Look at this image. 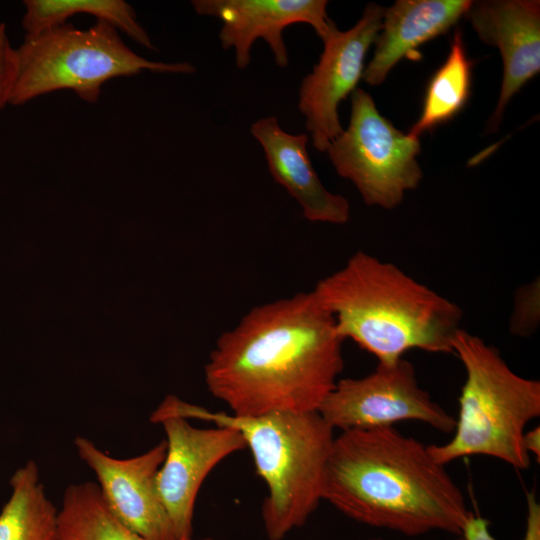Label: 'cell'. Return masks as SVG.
I'll return each instance as SVG.
<instances>
[{
	"label": "cell",
	"mask_w": 540,
	"mask_h": 540,
	"mask_svg": "<svg viewBox=\"0 0 540 540\" xmlns=\"http://www.w3.org/2000/svg\"><path fill=\"white\" fill-rule=\"evenodd\" d=\"M343 342L313 290L299 292L253 307L222 333L205 382L235 416L318 412L344 368Z\"/></svg>",
	"instance_id": "cell-1"
},
{
	"label": "cell",
	"mask_w": 540,
	"mask_h": 540,
	"mask_svg": "<svg viewBox=\"0 0 540 540\" xmlns=\"http://www.w3.org/2000/svg\"><path fill=\"white\" fill-rule=\"evenodd\" d=\"M323 500L349 518L407 536H461L470 515L462 491L428 446L393 426L334 437Z\"/></svg>",
	"instance_id": "cell-2"
},
{
	"label": "cell",
	"mask_w": 540,
	"mask_h": 540,
	"mask_svg": "<svg viewBox=\"0 0 540 540\" xmlns=\"http://www.w3.org/2000/svg\"><path fill=\"white\" fill-rule=\"evenodd\" d=\"M313 292L343 340L351 339L378 363H394L412 349L453 353L462 309L394 263L357 251Z\"/></svg>",
	"instance_id": "cell-3"
},
{
	"label": "cell",
	"mask_w": 540,
	"mask_h": 540,
	"mask_svg": "<svg viewBox=\"0 0 540 540\" xmlns=\"http://www.w3.org/2000/svg\"><path fill=\"white\" fill-rule=\"evenodd\" d=\"M156 411L230 426L241 433L267 485L262 519L269 540H281L302 526L323 500L334 429L319 412L240 417L212 412L175 396H168Z\"/></svg>",
	"instance_id": "cell-4"
},
{
	"label": "cell",
	"mask_w": 540,
	"mask_h": 540,
	"mask_svg": "<svg viewBox=\"0 0 540 540\" xmlns=\"http://www.w3.org/2000/svg\"><path fill=\"white\" fill-rule=\"evenodd\" d=\"M452 347L466 372L459 415L452 439L429 445L430 455L441 465L484 455L527 469L523 437L527 423L540 415V382L515 373L498 349L462 328Z\"/></svg>",
	"instance_id": "cell-5"
},
{
	"label": "cell",
	"mask_w": 540,
	"mask_h": 540,
	"mask_svg": "<svg viewBox=\"0 0 540 540\" xmlns=\"http://www.w3.org/2000/svg\"><path fill=\"white\" fill-rule=\"evenodd\" d=\"M188 62L150 61L133 52L118 30L103 21L87 29L72 24L25 35L15 49V76L9 104L21 105L38 96L70 89L82 100L96 102L110 79L143 71L191 74Z\"/></svg>",
	"instance_id": "cell-6"
},
{
	"label": "cell",
	"mask_w": 540,
	"mask_h": 540,
	"mask_svg": "<svg viewBox=\"0 0 540 540\" xmlns=\"http://www.w3.org/2000/svg\"><path fill=\"white\" fill-rule=\"evenodd\" d=\"M420 149L419 138L395 128L370 94L357 88L351 94L349 124L326 152L336 172L355 185L367 205L393 209L422 179L416 159Z\"/></svg>",
	"instance_id": "cell-7"
},
{
	"label": "cell",
	"mask_w": 540,
	"mask_h": 540,
	"mask_svg": "<svg viewBox=\"0 0 540 540\" xmlns=\"http://www.w3.org/2000/svg\"><path fill=\"white\" fill-rule=\"evenodd\" d=\"M318 412L341 431L390 427L416 420L443 433L453 432L456 419L422 389L411 362L401 358L378 363L361 378L339 379Z\"/></svg>",
	"instance_id": "cell-8"
},
{
	"label": "cell",
	"mask_w": 540,
	"mask_h": 540,
	"mask_svg": "<svg viewBox=\"0 0 540 540\" xmlns=\"http://www.w3.org/2000/svg\"><path fill=\"white\" fill-rule=\"evenodd\" d=\"M384 11V7L370 3L350 29L340 31L335 24L322 40L324 48L318 63L301 82L298 108L305 116L313 146L320 152H326L343 131L339 104L357 89L366 53L381 30Z\"/></svg>",
	"instance_id": "cell-9"
},
{
	"label": "cell",
	"mask_w": 540,
	"mask_h": 540,
	"mask_svg": "<svg viewBox=\"0 0 540 540\" xmlns=\"http://www.w3.org/2000/svg\"><path fill=\"white\" fill-rule=\"evenodd\" d=\"M151 421L162 424L167 450L157 475L161 500L177 540L192 538L194 505L211 470L229 455L246 448L241 433L230 426L198 428L188 419L153 412Z\"/></svg>",
	"instance_id": "cell-10"
},
{
	"label": "cell",
	"mask_w": 540,
	"mask_h": 540,
	"mask_svg": "<svg viewBox=\"0 0 540 540\" xmlns=\"http://www.w3.org/2000/svg\"><path fill=\"white\" fill-rule=\"evenodd\" d=\"M74 442L79 457L95 473L107 507L120 522L150 540H177L157 486L166 440L128 459L107 455L85 437L78 436Z\"/></svg>",
	"instance_id": "cell-11"
},
{
	"label": "cell",
	"mask_w": 540,
	"mask_h": 540,
	"mask_svg": "<svg viewBox=\"0 0 540 540\" xmlns=\"http://www.w3.org/2000/svg\"><path fill=\"white\" fill-rule=\"evenodd\" d=\"M191 3L199 15L222 22L219 40L225 50L234 49L239 69L248 67L251 48L257 39H263L276 64L286 68L289 57L283 39L285 28L306 23L323 40L335 25L327 15L325 0H194Z\"/></svg>",
	"instance_id": "cell-12"
},
{
	"label": "cell",
	"mask_w": 540,
	"mask_h": 540,
	"mask_svg": "<svg viewBox=\"0 0 540 540\" xmlns=\"http://www.w3.org/2000/svg\"><path fill=\"white\" fill-rule=\"evenodd\" d=\"M464 16L480 40L498 48L502 57L503 80L489 123L495 130L510 99L540 71V2L472 1Z\"/></svg>",
	"instance_id": "cell-13"
},
{
	"label": "cell",
	"mask_w": 540,
	"mask_h": 540,
	"mask_svg": "<svg viewBox=\"0 0 540 540\" xmlns=\"http://www.w3.org/2000/svg\"><path fill=\"white\" fill-rule=\"evenodd\" d=\"M250 131L263 148L271 176L298 202L307 220L331 224L349 220L347 199L326 189L314 170L305 133L284 131L274 116L258 119Z\"/></svg>",
	"instance_id": "cell-14"
},
{
	"label": "cell",
	"mask_w": 540,
	"mask_h": 540,
	"mask_svg": "<svg viewBox=\"0 0 540 540\" xmlns=\"http://www.w3.org/2000/svg\"><path fill=\"white\" fill-rule=\"evenodd\" d=\"M469 0H398L385 8L375 51L363 79L380 85L403 58L416 59L418 48L445 34L464 16Z\"/></svg>",
	"instance_id": "cell-15"
},
{
	"label": "cell",
	"mask_w": 540,
	"mask_h": 540,
	"mask_svg": "<svg viewBox=\"0 0 540 540\" xmlns=\"http://www.w3.org/2000/svg\"><path fill=\"white\" fill-rule=\"evenodd\" d=\"M11 495L0 512V540H57L58 511L29 460L10 479Z\"/></svg>",
	"instance_id": "cell-16"
},
{
	"label": "cell",
	"mask_w": 540,
	"mask_h": 540,
	"mask_svg": "<svg viewBox=\"0 0 540 540\" xmlns=\"http://www.w3.org/2000/svg\"><path fill=\"white\" fill-rule=\"evenodd\" d=\"M57 540H150L120 522L107 507L97 483L69 485L58 511ZM188 540H213L211 538Z\"/></svg>",
	"instance_id": "cell-17"
},
{
	"label": "cell",
	"mask_w": 540,
	"mask_h": 540,
	"mask_svg": "<svg viewBox=\"0 0 540 540\" xmlns=\"http://www.w3.org/2000/svg\"><path fill=\"white\" fill-rule=\"evenodd\" d=\"M22 26L26 35L66 24L77 14H89L125 33L145 48L155 47L139 24L131 5L123 0H26Z\"/></svg>",
	"instance_id": "cell-18"
},
{
	"label": "cell",
	"mask_w": 540,
	"mask_h": 540,
	"mask_svg": "<svg viewBox=\"0 0 540 540\" xmlns=\"http://www.w3.org/2000/svg\"><path fill=\"white\" fill-rule=\"evenodd\" d=\"M471 66L460 30H455L449 55L432 75L422 112L409 135L419 136L455 117L465 106L471 89Z\"/></svg>",
	"instance_id": "cell-19"
},
{
	"label": "cell",
	"mask_w": 540,
	"mask_h": 540,
	"mask_svg": "<svg viewBox=\"0 0 540 540\" xmlns=\"http://www.w3.org/2000/svg\"><path fill=\"white\" fill-rule=\"evenodd\" d=\"M527 516L523 540H540V504L533 492L526 493ZM461 536L464 540H496L489 529V521L470 513Z\"/></svg>",
	"instance_id": "cell-20"
},
{
	"label": "cell",
	"mask_w": 540,
	"mask_h": 540,
	"mask_svg": "<svg viewBox=\"0 0 540 540\" xmlns=\"http://www.w3.org/2000/svg\"><path fill=\"white\" fill-rule=\"evenodd\" d=\"M15 76V49L12 48L6 24L0 23V111L9 104Z\"/></svg>",
	"instance_id": "cell-21"
},
{
	"label": "cell",
	"mask_w": 540,
	"mask_h": 540,
	"mask_svg": "<svg viewBox=\"0 0 540 540\" xmlns=\"http://www.w3.org/2000/svg\"><path fill=\"white\" fill-rule=\"evenodd\" d=\"M524 447L528 454H533L537 457V461L540 460V428L539 426L533 428L530 431H525L523 437Z\"/></svg>",
	"instance_id": "cell-22"
},
{
	"label": "cell",
	"mask_w": 540,
	"mask_h": 540,
	"mask_svg": "<svg viewBox=\"0 0 540 540\" xmlns=\"http://www.w3.org/2000/svg\"><path fill=\"white\" fill-rule=\"evenodd\" d=\"M452 540H464V539L462 538V536H458V537H456L455 539H452Z\"/></svg>",
	"instance_id": "cell-23"
}]
</instances>
